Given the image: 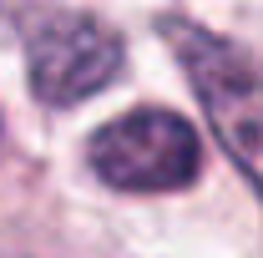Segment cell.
<instances>
[{
  "label": "cell",
  "mask_w": 263,
  "mask_h": 258,
  "mask_svg": "<svg viewBox=\"0 0 263 258\" xmlns=\"http://www.w3.org/2000/svg\"><path fill=\"white\" fill-rule=\"evenodd\" d=\"M167 41L208 112L213 137L263 193V66L243 46L202 26H187V21H167Z\"/></svg>",
  "instance_id": "6da1fadb"
},
{
  "label": "cell",
  "mask_w": 263,
  "mask_h": 258,
  "mask_svg": "<svg viewBox=\"0 0 263 258\" xmlns=\"http://www.w3.org/2000/svg\"><path fill=\"white\" fill-rule=\"evenodd\" d=\"M91 172L117 193H177L202 167L197 132L162 106H142L91 137Z\"/></svg>",
  "instance_id": "7a4b0ae2"
},
{
  "label": "cell",
  "mask_w": 263,
  "mask_h": 258,
  "mask_svg": "<svg viewBox=\"0 0 263 258\" xmlns=\"http://www.w3.org/2000/svg\"><path fill=\"white\" fill-rule=\"evenodd\" d=\"M26 71L31 91L46 106L86 101L101 86H111V76L122 71V35L91 15H51L31 35Z\"/></svg>",
  "instance_id": "3957f363"
}]
</instances>
